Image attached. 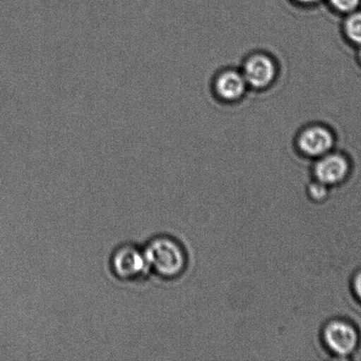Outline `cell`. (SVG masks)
I'll return each mask as SVG.
<instances>
[{"mask_svg":"<svg viewBox=\"0 0 361 361\" xmlns=\"http://www.w3.org/2000/svg\"><path fill=\"white\" fill-rule=\"evenodd\" d=\"M143 251L148 269L162 278L178 277L185 269V251L171 237H155Z\"/></svg>","mask_w":361,"mask_h":361,"instance_id":"1","label":"cell"},{"mask_svg":"<svg viewBox=\"0 0 361 361\" xmlns=\"http://www.w3.org/2000/svg\"><path fill=\"white\" fill-rule=\"evenodd\" d=\"M111 268L113 274L123 281H133L150 270L144 251L127 244L114 251L112 256Z\"/></svg>","mask_w":361,"mask_h":361,"instance_id":"2","label":"cell"},{"mask_svg":"<svg viewBox=\"0 0 361 361\" xmlns=\"http://www.w3.org/2000/svg\"><path fill=\"white\" fill-rule=\"evenodd\" d=\"M323 339L329 351L338 356L351 355L359 343L358 332L348 322L335 319L324 328Z\"/></svg>","mask_w":361,"mask_h":361,"instance_id":"3","label":"cell"},{"mask_svg":"<svg viewBox=\"0 0 361 361\" xmlns=\"http://www.w3.org/2000/svg\"><path fill=\"white\" fill-rule=\"evenodd\" d=\"M349 169V162L344 155L328 153L321 157L314 165V174L325 185H336L346 178Z\"/></svg>","mask_w":361,"mask_h":361,"instance_id":"4","label":"cell"},{"mask_svg":"<svg viewBox=\"0 0 361 361\" xmlns=\"http://www.w3.org/2000/svg\"><path fill=\"white\" fill-rule=\"evenodd\" d=\"M333 145L334 137L331 130L323 126L309 127L299 137L300 150L307 157H323L331 151Z\"/></svg>","mask_w":361,"mask_h":361,"instance_id":"5","label":"cell"},{"mask_svg":"<svg viewBox=\"0 0 361 361\" xmlns=\"http://www.w3.org/2000/svg\"><path fill=\"white\" fill-rule=\"evenodd\" d=\"M243 76L247 84L256 88L268 86L276 76V66L268 56L258 54L247 60L244 66Z\"/></svg>","mask_w":361,"mask_h":361,"instance_id":"6","label":"cell"},{"mask_svg":"<svg viewBox=\"0 0 361 361\" xmlns=\"http://www.w3.org/2000/svg\"><path fill=\"white\" fill-rule=\"evenodd\" d=\"M247 81L243 74L235 71H227L220 74L215 81V90L220 97L235 101L245 93Z\"/></svg>","mask_w":361,"mask_h":361,"instance_id":"7","label":"cell"},{"mask_svg":"<svg viewBox=\"0 0 361 361\" xmlns=\"http://www.w3.org/2000/svg\"><path fill=\"white\" fill-rule=\"evenodd\" d=\"M345 32L349 40L361 45V12H353L345 23Z\"/></svg>","mask_w":361,"mask_h":361,"instance_id":"8","label":"cell"},{"mask_svg":"<svg viewBox=\"0 0 361 361\" xmlns=\"http://www.w3.org/2000/svg\"><path fill=\"white\" fill-rule=\"evenodd\" d=\"M327 185L324 183L319 182L316 180V182L312 183L307 189V194L312 198L314 201H323L326 200L329 194V189Z\"/></svg>","mask_w":361,"mask_h":361,"instance_id":"9","label":"cell"},{"mask_svg":"<svg viewBox=\"0 0 361 361\" xmlns=\"http://www.w3.org/2000/svg\"><path fill=\"white\" fill-rule=\"evenodd\" d=\"M329 1L338 12L348 13L355 12L358 8L361 0H329Z\"/></svg>","mask_w":361,"mask_h":361,"instance_id":"10","label":"cell"},{"mask_svg":"<svg viewBox=\"0 0 361 361\" xmlns=\"http://www.w3.org/2000/svg\"><path fill=\"white\" fill-rule=\"evenodd\" d=\"M353 291L355 295L361 300V271L353 279Z\"/></svg>","mask_w":361,"mask_h":361,"instance_id":"11","label":"cell"},{"mask_svg":"<svg viewBox=\"0 0 361 361\" xmlns=\"http://www.w3.org/2000/svg\"><path fill=\"white\" fill-rule=\"evenodd\" d=\"M297 1L302 4H307V5H310V4H314L319 1V0H297Z\"/></svg>","mask_w":361,"mask_h":361,"instance_id":"12","label":"cell"},{"mask_svg":"<svg viewBox=\"0 0 361 361\" xmlns=\"http://www.w3.org/2000/svg\"><path fill=\"white\" fill-rule=\"evenodd\" d=\"M359 60H360V62L361 63V48H360V51H359Z\"/></svg>","mask_w":361,"mask_h":361,"instance_id":"13","label":"cell"}]
</instances>
